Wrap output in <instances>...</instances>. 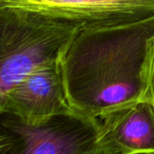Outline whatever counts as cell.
Segmentation results:
<instances>
[{
	"label": "cell",
	"instance_id": "6da1fadb",
	"mask_svg": "<svg viewBox=\"0 0 154 154\" xmlns=\"http://www.w3.org/2000/svg\"><path fill=\"white\" fill-rule=\"evenodd\" d=\"M154 14L114 25H83L65 47L60 64L68 101L93 117L146 96Z\"/></svg>",
	"mask_w": 154,
	"mask_h": 154
},
{
	"label": "cell",
	"instance_id": "7a4b0ae2",
	"mask_svg": "<svg viewBox=\"0 0 154 154\" xmlns=\"http://www.w3.org/2000/svg\"><path fill=\"white\" fill-rule=\"evenodd\" d=\"M83 25L36 10L0 5V99L36 68L59 61Z\"/></svg>",
	"mask_w": 154,
	"mask_h": 154
},
{
	"label": "cell",
	"instance_id": "3957f363",
	"mask_svg": "<svg viewBox=\"0 0 154 154\" xmlns=\"http://www.w3.org/2000/svg\"><path fill=\"white\" fill-rule=\"evenodd\" d=\"M0 154H120L99 118L75 110L28 121L0 109Z\"/></svg>",
	"mask_w": 154,
	"mask_h": 154
},
{
	"label": "cell",
	"instance_id": "277c9868",
	"mask_svg": "<svg viewBox=\"0 0 154 154\" xmlns=\"http://www.w3.org/2000/svg\"><path fill=\"white\" fill-rule=\"evenodd\" d=\"M0 109L38 122L69 112L60 60L40 66L14 85L0 99Z\"/></svg>",
	"mask_w": 154,
	"mask_h": 154
},
{
	"label": "cell",
	"instance_id": "5b68a950",
	"mask_svg": "<svg viewBox=\"0 0 154 154\" xmlns=\"http://www.w3.org/2000/svg\"><path fill=\"white\" fill-rule=\"evenodd\" d=\"M86 25H114L154 14V0H0Z\"/></svg>",
	"mask_w": 154,
	"mask_h": 154
},
{
	"label": "cell",
	"instance_id": "8992f818",
	"mask_svg": "<svg viewBox=\"0 0 154 154\" xmlns=\"http://www.w3.org/2000/svg\"><path fill=\"white\" fill-rule=\"evenodd\" d=\"M98 118L106 140L120 154H154V106L147 97Z\"/></svg>",
	"mask_w": 154,
	"mask_h": 154
},
{
	"label": "cell",
	"instance_id": "52a82bcc",
	"mask_svg": "<svg viewBox=\"0 0 154 154\" xmlns=\"http://www.w3.org/2000/svg\"><path fill=\"white\" fill-rule=\"evenodd\" d=\"M153 104L154 106V45L152 50L151 62H150V71H149V80L146 96Z\"/></svg>",
	"mask_w": 154,
	"mask_h": 154
}]
</instances>
